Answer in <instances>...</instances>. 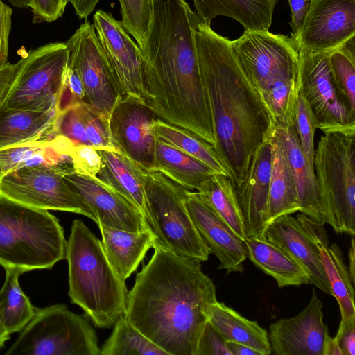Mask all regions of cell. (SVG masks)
<instances>
[{
    "label": "cell",
    "instance_id": "1",
    "mask_svg": "<svg viewBox=\"0 0 355 355\" xmlns=\"http://www.w3.org/2000/svg\"><path fill=\"white\" fill-rule=\"evenodd\" d=\"M199 18L185 0H153L144 44V100L155 116L207 141L214 139L194 31Z\"/></svg>",
    "mask_w": 355,
    "mask_h": 355
},
{
    "label": "cell",
    "instance_id": "2",
    "mask_svg": "<svg viewBox=\"0 0 355 355\" xmlns=\"http://www.w3.org/2000/svg\"><path fill=\"white\" fill-rule=\"evenodd\" d=\"M128 291L125 318L168 355H195L216 290L200 262L154 247Z\"/></svg>",
    "mask_w": 355,
    "mask_h": 355
},
{
    "label": "cell",
    "instance_id": "3",
    "mask_svg": "<svg viewBox=\"0 0 355 355\" xmlns=\"http://www.w3.org/2000/svg\"><path fill=\"white\" fill-rule=\"evenodd\" d=\"M194 38L202 86L211 115L214 148L234 189L255 151L271 136L275 123L232 46V40L199 19Z\"/></svg>",
    "mask_w": 355,
    "mask_h": 355
},
{
    "label": "cell",
    "instance_id": "4",
    "mask_svg": "<svg viewBox=\"0 0 355 355\" xmlns=\"http://www.w3.org/2000/svg\"><path fill=\"white\" fill-rule=\"evenodd\" d=\"M68 295L99 328H110L127 311L128 291L104 252L101 241L80 220L67 241Z\"/></svg>",
    "mask_w": 355,
    "mask_h": 355
},
{
    "label": "cell",
    "instance_id": "5",
    "mask_svg": "<svg viewBox=\"0 0 355 355\" xmlns=\"http://www.w3.org/2000/svg\"><path fill=\"white\" fill-rule=\"evenodd\" d=\"M232 46L275 126L294 125L299 89L298 49L293 39L268 30L244 31Z\"/></svg>",
    "mask_w": 355,
    "mask_h": 355
},
{
    "label": "cell",
    "instance_id": "6",
    "mask_svg": "<svg viewBox=\"0 0 355 355\" xmlns=\"http://www.w3.org/2000/svg\"><path fill=\"white\" fill-rule=\"evenodd\" d=\"M67 240L58 219L48 210L0 194V265L22 273L51 269L66 257Z\"/></svg>",
    "mask_w": 355,
    "mask_h": 355
},
{
    "label": "cell",
    "instance_id": "7",
    "mask_svg": "<svg viewBox=\"0 0 355 355\" xmlns=\"http://www.w3.org/2000/svg\"><path fill=\"white\" fill-rule=\"evenodd\" d=\"M316 183L329 225L355 235V132L320 137L313 159Z\"/></svg>",
    "mask_w": 355,
    "mask_h": 355
},
{
    "label": "cell",
    "instance_id": "8",
    "mask_svg": "<svg viewBox=\"0 0 355 355\" xmlns=\"http://www.w3.org/2000/svg\"><path fill=\"white\" fill-rule=\"evenodd\" d=\"M144 180L150 229L156 237L154 247L199 262L207 261L210 249L186 207L189 189L155 170L144 171Z\"/></svg>",
    "mask_w": 355,
    "mask_h": 355
},
{
    "label": "cell",
    "instance_id": "9",
    "mask_svg": "<svg viewBox=\"0 0 355 355\" xmlns=\"http://www.w3.org/2000/svg\"><path fill=\"white\" fill-rule=\"evenodd\" d=\"M7 355H100L87 317L58 304L36 310Z\"/></svg>",
    "mask_w": 355,
    "mask_h": 355
},
{
    "label": "cell",
    "instance_id": "10",
    "mask_svg": "<svg viewBox=\"0 0 355 355\" xmlns=\"http://www.w3.org/2000/svg\"><path fill=\"white\" fill-rule=\"evenodd\" d=\"M68 57L64 42L47 44L23 57L3 105L40 112L57 110Z\"/></svg>",
    "mask_w": 355,
    "mask_h": 355
},
{
    "label": "cell",
    "instance_id": "11",
    "mask_svg": "<svg viewBox=\"0 0 355 355\" xmlns=\"http://www.w3.org/2000/svg\"><path fill=\"white\" fill-rule=\"evenodd\" d=\"M72 172L73 168L68 166L21 167L0 178V194L38 209L82 214L96 223L90 207L64 178Z\"/></svg>",
    "mask_w": 355,
    "mask_h": 355
},
{
    "label": "cell",
    "instance_id": "12",
    "mask_svg": "<svg viewBox=\"0 0 355 355\" xmlns=\"http://www.w3.org/2000/svg\"><path fill=\"white\" fill-rule=\"evenodd\" d=\"M65 44L68 64L77 70L84 87L83 102L109 122L114 107L124 95L94 25L85 21Z\"/></svg>",
    "mask_w": 355,
    "mask_h": 355
},
{
    "label": "cell",
    "instance_id": "13",
    "mask_svg": "<svg viewBox=\"0 0 355 355\" xmlns=\"http://www.w3.org/2000/svg\"><path fill=\"white\" fill-rule=\"evenodd\" d=\"M298 49V89L323 134L355 132V116L344 105L335 88L329 55Z\"/></svg>",
    "mask_w": 355,
    "mask_h": 355
},
{
    "label": "cell",
    "instance_id": "14",
    "mask_svg": "<svg viewBox=\"0 0 355 355\" xmlns=\"http://www.w3.org/2000/svg\"><path fill=\"white\" fill-rule=\"evenodd\" d=\"M157 117L136 96L125 95L114 107L109 127L115 147L144 171H151L157 135L154 121Z\"/></svg>",
    "mask_w": 355,
    "mask_h": 355
},
{
    "label": "cell",
    "instance_id": "15",
    "mask_svg": "<svg viewBox=\"0 0 355 355\" xmlns=\"http://www.w3.org/2000/svg\"><path fill=\"white\" fill-rule=\"evenodd\" d=\"M355 36V0H311L297 35V49L331 52Z\"/></svg>",
    "mask_w": 355,
    "mask_h": 355
},
{
    "label": "cell",
    "instance_id": "16",
    "mask_svg": "<svg viewBox=\"0 0 355 355\" xmlns=\"http://www.w3.org/2000/svg\"><path fill=\"white\" fill-rule=\"evenodd\" d=\"M93 25L118 85L125 95L144 99L141 49L110 12H96Z\"/></svg>",
    "mask_w": 355,
    "mask_h": 355
},
{
    "label": "cell",
    "instance_id": "17",
    "mask_svg": "<svg viewBox=\"0 0 355 355\" xmlns=\"http://www.w3.org/2000/svg\"><path fill=\"white\" fill-rule=\"evenodd\" d=\"M328 334L322 303L313 288L308 305L298 315L270 325L268 338L277 355H323Z\"/></svg>",
    "mask_w": 355,
    "mask_h": 355
},
{
    "label": "cell",
    "instance_id": "18",
    "mask_svg": "<svg viewBox=\"0 0 355 355\" xmlns=\"http://www.w3.org/2000/svg\"><path fill=\"white\" fill-rule=\"evenodd\" d=\"M64 178L90 207L97 225L134 232L150 229L141 213L134 205L98 178L75 172L66 174Z\"/></svg>",
    "mask_w": 355,
    "mask_h": 355
},
{
    "label": "cell",
    "instance_id": "19",
    "mask_svg": "<svg viewBox=\"0 0 355 355\" xmlns=\"http://www.w3.org/2000/svg\"><path fill=\"white\" fill-rule=\"evenodd\" d=\"M185 204L190 217L200 236L220 261L218 269L227 273L242 272L243 263L248 258L244 241L199 196L197 191L187 190Z\"/></svg>",
    "mask_w": 355,
    "mask_h": 355
},
{
    "label": "cell",
    "instance_id": "20",
    "mask_svg": "<svg viewBox=\"0 0 355 355\" xmlns=\"http://www.w3.org/2000/svg\"><path fill=\"white\" fill-rule=\"evenodd\" d=\"M270 137L255 151L241 183L234 189L245 238L264 239L271 171Z\"/></svg>",
    "mask_w": 355,
    "mask_h": 355
},
{
    "label": "cell",
    "instance_id": "21",
    "mask_svg": "<svg viewBox=\"0 0 355 355\" xmlns=\"http://www.w3.org/2000/svg\"><path fill=\"white\" fill-rule=\"evenodd\" d=\"M264 239L284 250L305 272L309 284L332 295L318 248L297 218H276L267 225Z\"/></svg>",
    "mask_w": 355,
    "mask_h": 355
},
{
    "label": "cell",
    "instance_id": "22",
    "mask_svg": "<svg viewBox=\"0 0 355 355\" xmlns=\"http://www.w3.org/2000/svg\"><path fill=\"white\" fill-rule=\"evenodd\" d=\"M297 219L318 248L332 295L339 305L340 322L355 320L354 284L340 248L334 243L329 245L324 223L313 220L303 214H298Z\"/></svg>",
    "mask_w": 355,
    "mask_h": 355
},
{
    "label": "cell",
    "instance_id": "23",
    "mask_svg": "<svg viewBox=\"0 0 355 355\" xmlns=\"http://www.w3.org/2000/svg\"><path fill=\"white\" fill-rule=\"evenodd\" d=\"M296 187L299 211L316 222L329 224L318 193L314 168L306 160L294 125L275 126Z\"/></svg>",
    "mask_w": 355,
    "mask_h": 355
},
{
    "label": "cell",
    "instance_id": "24",
    "mask_svg": "<svg viewBox=\"0 0 355 355\" xmlns=\"http://www.w3.org/2000/svg\"><path fill=\"white\" fill-rule=\"evenodd\" d=\"M98 151L101 158V166L97 178L134 205L141 213L150 229L144 170L117 149L102 148Z\"/></svg>",
    "mask_w": 355,
    "mask_h": 355
},
{
    "label": "cell",
    "instance_id": "25",
    "mask_svg": "<svg viewBox=\"0 0 355 355\" xmlns=\"http://www.w3.org/2000/svg\"><path fill=\"white\" fill-rule=\"evenodd\" d=\"M57 110L40 112L0 107V148L49 141L56 135Z\"/></svg>",
    "mask_w": 355,
    "mask_h": 355
},
{
    "label": "cell",
    "instance_id": "26",
    "mask_svg": "<svg viewBox=\"0 0 355 355\" xmlns=\"http://www.w3.org/2000/svg\"><path fill=\"white\" fill-rule=\"evenodd\" d=\"M98 227L109 263L117 275L125 281L136 271L149 249L154 247L155 234L150 229L134 232L103 225Z\"/></svg>",
    "mask_w": 355,
    "mask_h": 355
},
{
    "label": "cell",
    "instance_id": "27",
    "mask_svg": "<svg viewBox=\"0 0 355 355\" xmlns=\"http://www.w3.org/2000/svg\"><path fill=\"white\" fill-rule=\"evenodd\" d=\"M278 0H193L201 21L211 24L216 17H230L245 31H268Z\"/></svg>",
    "mask_w": 355,
    "mask_h": 355
},
{
    "label": "cell",
    "instance_id": "28",
    "mask_svg": "<svg viewBox=\"0 0 355 355\" xmlns=\"http://www.w3.org/2000/svg\"><path fill=\"white\" fill-rule=\"evenodd\" d=\"M271 171L267 225L276 218L300 210L297 194L284 148L275 130L270 136Z\"/></svg>",
    "mask_w": 355,
    "mask_h": 355
},
{
    "label": "cell",
    "instance_id": "29",
    "mask_svg": "<svg viewBox=\"0 0 355 355\" xmlns=\"http://www.w3.org/2000/svg\"><path fill=\"white\" fill-rule=\"evenodd\" d=\"M208 320L226 342L248 346L261 355L272 353L267 331L224 303L215 302L209 307Z\"/></svg>",
    "mask_w": 355,
    "mask_h": 355
},
{
    "label": "cell",
    "instance_id": "30",
    "mask_svg": "<svg viewBox=\"0 0 355 355\" xmlns=\"http://www.w3.org/2000/svg\"><path fill=\"white\" fill-rule=\"evenodd\" d=\"M248 257L272 277L279 288L309 284L307 275L282 248L265 239L245 238Z\"/></svg>",
    "mask_w": 355,
    "mask_h": 355
},
{
    "label": "cell",
    "instance_id": "31",
    "mask_svg": "<svg viewBox=\"0 0 355 355\" xmlns=\"http://www.w3.org/2000/svg\"><path fill=\"white\" fill-rule=\"evenodd\" d=\"M153 170L161 172L190 191H198L207 178L217 173L201 161L158 138Z\"/></svg>",
    "mask_w": 355,
    "mask_h": 355
},
{
    "label": "cell",
    "instance_id": "32",
    "mask_svg": "<svg viewBox=\"0 0 355 355\" xmlns=\"http://www.w3.org/2000/svg\"><path fill=\"white\" fill-rule=\"evenodd\" d=\"M73 166L55 137L49 141L0 148V178L15 169L31 166Z\"/></svg>",
    "mask_w": 355,
    "mask_h": 355
},
{
    "label": "cell",
    "instance_id": "33",
    "mask_svg": "<svg viewBox=\"0 0 355 355\" xmlns=\"http://www.w3.org/2000/svg\"><path fill=\"white\" fill-rule=\"evenodd\" d=\"M242 240L245 239L241 210L230 178L216 173L207 178L196 191Z\"/></svg>",
    "mask_w": 355,
    "mask_h": 355
},
{
    "label": "cell",
    "instance_id": "34",
    "mask_svg": "<svg viewBox=\"0 0 355 355\" xmlns=\"http://www.w3.org/2000/svg\"><path fill=\"white\" fill-rule=\"evenodd\" d=\"M6 277L0 289V316L10 334L20 332L34 316L37 309L19 284L21 271L5 268Z\"/></svg>",
    "mask_w": 355,
    "mask_h": 355
},
{
    "label": "cell",
    "instance_id": "35",
    "mask_svg": "<svg viewBox=\"0 0 355 355\" xmlns=\"http://www.w3.org/2000/svg\"><path fill=\"white\" fill-rule=\"evenodd\" d=\"M154 128L158 139L201 161L217 173L229 177L211 144L191 132L166 123L159 118L154 121Z\"/></svg>",
    "mask_w": 355,
    "mask_h": 355
},
{
    "label": "cell",
    "instance_id": "36",
    "mask_svg": "<svg viewBox=\"0 0 355 355\" xmlns=\"http://www.w3.org/2000/svg\"><path fill=\"white\" fill-rule=\"evenodd\" d=\"M110 336L100 348V355H168L125 318L114 323Z\"/></svg>",
    "mask_w": 355,
    "mask_h": 355
},
{
    "label": "cell",
    "instance_id": "37",
    "mask_svg": "<svg viewBox=\"0 0 355 355\" xmlns=\"http://www.w3.org/2000/svg\"><path fill=\"white\" fill-rule=\"evenodd\" d=\"M329 65L336 92L355 116V36L329 53Z\"/></svg>",
    "mask_w": 355,
    "mask_h": 355
},
{
    "label": "cell",
    "instance_id": "38",
    "mask_svg": "<svg viewBox=\"0 0 355 355\" xmlns=\"http://www.w3.org/2000/svg\"><path fill=\"white\" fill-rule=\"evenodd\" d=\"M121 24L141 48L153 10V0H119Z\"/></svg>",
    "mask_w": 355,
    "mask_h": 355
},
{
    "label": "cell",
    "instance_id": "39",
    "mask_svg": "<svg viewBox=\"0 0 355 355\" xmlns=\"http://www.w3.org/2000/svg\"><path fill=\"white\" fill-rule=\"evenodd\" d=\"M294 126L306 160L314 168V135L317 129L316 121L310 105L299 91L296 99Z\"/></svg>",
    "mask_w": 355,
    "mask_h": 355
},
{
    "label": "cell",
    "instance_id": "40",
    "mask_svg": "<svg viewBox=\"0 0 355 355\" xmlns=\"http://www.w3.org/2000/svg\"><path fill=\"white\" fill-rule=\"evenodd\" d=\"M79 106L90 146L97 150L117 149L112 139L109 122L92 110L84 102H80Z\"/></svg>",
    "mask_w": 355,
    "mask_h": 355
},
{
    "label": "cell",
    "instance_id": "41",
    "mask_svg": "<svg viewBox=\"0 0 355 355\" xmlns=\"http://www.w3.org/2000/svg\"><path fill=\"white\" fill-rule=\"evenodd\" d=\"M80 103L58 116L56 134L69 138L76 144L90 145L86 135L85 123L79 106Z\"/></svg>",
    "mask_w": 355,
    "mask_h": 355
},
{
    "label": "cell",
    "instance_id": "42",
    "mask_svg": "<svg viewBox=\"0 0 355 355\" xmlns=\"http://www.w3.org/2000/svg\"><path fill=\"white\" fill-rule=\"evenodd\" d=\"M69 157L76 173L97 178L101 166V158L96 148L83 144H75Z\"/></svg>",
    "mask_w": 355,
    "mask_h": 355
},
{
    "label": "cell",
    "instance_id": "43",
    "mask_svg": "<svg viewBox=\"0 0 355 355\" xmlns=\"http://www.w3.org/2000/svg\"><path fill=\"white\" fill-rule=\"evenodd\" d=\"M195 355H232L227 342L209 320L200 336Z\"/></svg>",
    "mask_w": 355,
    "mask_h": 355
},
{
    "label": "cell",
    "instance_id": "44",
    "mask_svg": "<svg viewBox=\"0 0 355 355\" xmlns=\"http://www.w3.org/2000/svg\"><path fill=\"white\" fill-rule=\"evenodd\" d=\"M67 4L66 0H32L30 8L35 21L52 22L63 15Z\"/></svg>",
    "mask_w": 355,
    "mask_h": 355
},
{
    "label": "cell",
    "instance_id": "45",
    "mask_svg": "<svg viewBox=\"0 0 355 355\" xmlns=\"http://www.w3.org/2000/svg\"><path fill=\"white\" fill-rule=\"evenodd\" d=\"M12 14V8L0 0V68L8 63V38Z\"/></svg>",
    "mask_w": 355,
    "mask_h": 355
},
{
    "label": "cell",
    "instance_id": "46",
    "mask_svg": "<svg viewBox=\"0 0 355 355\" xmlns=\"http://www.w3.org/2000/svg\"><path fill=\"white\" fill-rule=\"evenodd\" d=\"M335 337L343 355H355V320L340 322Z\"/></svg>",
    "mask_w": 355,
    "mask_h": 355
},
{
    "label": "cell",
    "instance_id": "47",
    "mask_svg": "<svg viewBox=\"0 0 355 355\" xmlns=\"http://www.w3.org/2000/svg\"><path fill=\"white\" fill-rule=\"evenodd\" d=\"M21 58L16 64H10L0 68V107H1L15 80L19 67L22 63Z\"/></svg>",
    "mask_w": 355,
    "mask_h": 355
},
{
    "label": "cell",
    "instance_id": "48",
    "mask_svg": "<svg viewBox=\"0 0 355 355\" xmlns=\"http://www.w3.org/2000/svg\"><path fill=\"white\" fill-rule=\"evenodd\" d=\"M291 21L289 24L292 28L291 37H295L300 30L302 21L308 11L311 0H288Z\"/></svg>",
    "mask_w": 355,
    "mask_h": 355
},
{
    "label": "cell",
    "instance_id": "49",
    "mask_svg": "<svg viewBox=\"0 0 355 355\" xmlns=\"http://www.w3.org/2000/svg\"><path fill=\"white\" fill-rule=\"evenodd\" d=\"M100 0H66L70 3L79 19H87Z\"/></svg>",
    "mask_w": 355,
    "mask_h": 355
},
{
    "label": "cell",
    "instance_id": "50",
    "mask_svg": "<svg viewBox=\"0 0 355 355\" xmlns=\"http://www.w3.org/2000/svg\"><path fill=\"white\" fill-rule=\"evenodd\" d=\"M227 344L232 355H261L252 348L241 343L227 342Z\"/></svg>",
    "mask_w": 355,
    "mask_h": 355
},
{
    "label": "cell",
    "instance_id": "51",
    "mask_svg": "<svg viewBox=\"0 0 355 355\" xmlns=\"http://www.w3.org/2000/svg\"><path fill=\"white\" fill-rule=\"evenodd\" d=\"M323 355H343L336 337L331 338L329 334L326 337Z\"/></svg>",
    "mask_w": 355,
    "mask_h": 355
},
{
    "label": "cell",
    "instance_id": "52",
    "mask_svg": "<svg viewBox=\"0 0 355 355\" xmlns=\"http://www.w3.org/2000/svg\"><path fill=\"white\" fill-rule=\"evenodd\" d=\"M351 246L349 251V265L348 267L349 273L350 275L351 281L353 284H354L355 281V242H354V236H351Z\"/></svg>",
    "mask_w": 355,
    "mask_h": 355
},
{
    "label": "cell",
    "instance_id": "53",
    "mask_svg": "<svg viewBox=\"0 0 355 355\" xmlns=\"http://www.w3.org/2000/svg\"><path fill=\"white\" fill-rule=\"evenodd\" d=\"M10 335L0 316V349L4 346L6 342L9 340Z\"/></svg>",
    "mask_w": 355,
    "mask_h": 355
},
{
    "label": "cell",
    "instance_id": "54",
    "mask_svg": "<svg viewBox=\"0 0 355 355\" xmlns=\"http://www.w3.org/2000/svg\"><path fill=\"white\" fill-rule=\"evenodd\" d=\"M32 0H8L13 6L19 8H30Z\"/></svg>",
    "mask_w": 355,
    "mask_h": 355
}]
</instances>
